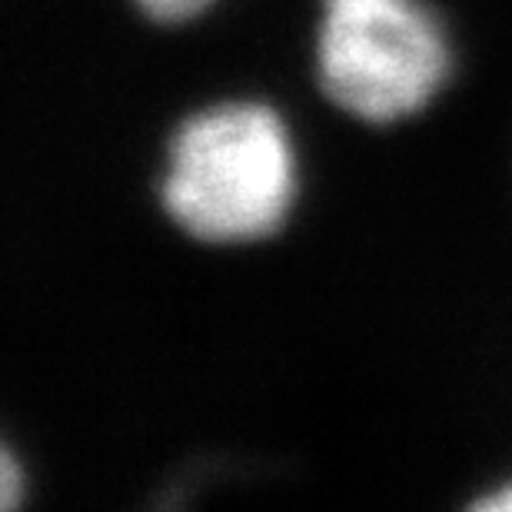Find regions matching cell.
Instances as JSON below:
<instances>
[{
	"label": "cell",
	"mask_w": 512,
	"mask_h": 512,
	"mask_svg": "<svg viewBox=\"0 0 512 512\" xmlns=\"http://www.w3.org/2000/svg\"><path fill=\"white\" fill-rule=\"evenodd\" d=\"M476 509H496V512H512V486L496 489L493 496H483L476 503Z\"/></svg>",
	"instance_id": "cell-5"
},
{
	"label": "cell",
	"mask_w": 512,
	"mask_h": 512,
	"mask_svg": "<svg viewBox=\"0 0 512 512\" xmlns=\"http://www.w3.org/2000/svg\"><path fill=\"white\" fill-rule=\"evenodd\" d=\"M449 67L443 30L416 0H323L316 74L346 114L389 124L436 94Z\"/></svg>",
	"instance_id": "cell-2"
},
{
	"label": "cell",
	"mask_w": 512,
	"mask_h": 512,
	"mask_svg": "<svg viewBox=\"0 0 512 512\" xmlns=\"http://www.w3.org/2000/svg\"><path fill=\"white\" fill-rule=\"evenodd\" d=\"M0 473H4V489H0V506L10 509L17 499V469H14V456L4 449V456H0Z\"/></svg>",
	"instance_id": "cell-4"
},
{
	"label": "cell",
	"mask_w": 512,
	"mask_h": 512,
	"mask_svg": "<svg viewBox=\"0 0 512 512\" xmlns=\"http://www.w3.org/2000/svg\"><path fill=\"white\" fill-rule=\"evenodd\" d=\"M207 4L210 0H137V7L143 10V14L153 17V20H167V24L200 14Z\"/></svg>",
	"instance_id": "cell-3"
},
{
	"label": "cell",
	"mask_w": 512,
	"mask_h": 512,
	"mask_svg": "<svg viewBox=\"0 0 512 512\" xmlns=\"http://www.w3.org/2000/svg\"><path fill=\"white\" fill-rule=\"evenodd\" d=\"M293 197V153L263 104H220L183 120L167 147L160 203L207 243H240L280 227Z\"/></svg>",
	"instance_id": "cell-1"
}]
</instances>
